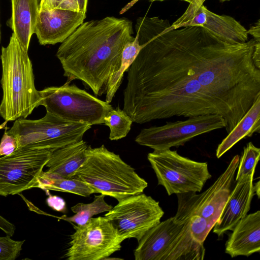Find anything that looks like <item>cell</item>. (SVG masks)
<instances>
[{"mask_svg":"<svg viewBox=\"0 0 260 260\" xmlns=\"http://www.w3.org/2000/svg\"><path fill=\"white\" fill-rule=\"evenodd\" d=\"M147 159L157 177L169 196L200 192L212 177L208 164L199 162L179 154L170 149L154 150Z\"/></svg>","mask_w":260,"mask_h":260,"instance_id":"cell-7","label":"cell"},{"mask_svg":"<svg viewBox=\"0 0 260 260\" xmlns=\"http://www.w3.org/2000/svg\"><path fill=\"white\" fill-rule=\"evenodd\" d=\"M79 11L85 13L87 11L88 0H77Z\"/></svg>","mask_w":260,"mask_h":260,"instance_id":"cell-35","label":"cell"},{"mask_svg":"<svg viewBox=\"0 0 260 260\" xmlns=\"http://www.w3.org/2000/svg\"><path fill=\"white\" fill-rule=\"evenodd\" d=\"M138 37L128 42L124 46L119 69L109 79L106 92V102H112L115 93L121 84L124 74L126 72L142 49Z\"/></svg>","mask_w":260,"mask_h":260,"instance_id":"cell-23","label":"cell"},{"mask_svg":"<svg viewBox=\"0 0 260 260\" xmlns=\"http://www.w3.org/2000/svg\"><path fill=\"white\" fill-rule=\"evenodd\" d=\"M63 0H41L39 4V10H51L57 8Z\"/></svg>","mask_w":260,"mask_h":260,"instance_id":"cell-32","label":"cell"},{"mask_svg":"<svg viewBox=\"0 0 260 260\" xmlns=\"http://www.w3.org/2000/svg\"><path fill=\"white\" fill-rule=\"evenodd\" d=\"M57 8L73 11H79L77 0H63Z\"/></svg>","mask_w":260,"mask_h":260,"instance_id":"cell-33","label":"cell"},{"mask_svg":"<svg viewBox=\"0 0 260 260\" xmlns=\"http://www.w3.org/2000/svg\"><path fill=\"white\" fill-rule=\"evenodd\" d=\"M149 1H150L151 2H155V1L162 2V1H164L165 0H149ZM181 1L188 2L189 4V3H191L192 1H193L194 0H181Z\"/></svg>","mask_w":260,"mask_h":260,"instance_id":"cell-38","label":"cell"},{"mask_svg":"<svg viewBox=\"0 0 260 260\" xmlns=\"http://www.w3.org/2000/svg\"><path fill=\"white\" fill-rule=\"evenodd\" d=\"M135 29L142 47L126 71L123 108L133 122L216 114L229 133L260 95L253 39L231 44L158 17H139Z\"/></svg>","mask_w":260,"mask_h":260,"instance_id":"cell-1","label":"cell"},{"mask_svg":"<svg viewBox=\"0 0 260 260\" xmlns=\"http://www.w3.org/2000/svg\"><path fill=\"white\" fill-rule=\"evenodd\" d=\"M0 229L7 235L12 237L15 233L16 227L14 224L0 215Z\"/></svg>","mask_w":260,"mask_h":260,"instance_id":"cell-31","label":"cell"},{"mask_svg":"<svg viewBox=\"0 0 260 260\" xmlns=\"http://www.w3.org/2000/svg\"><path fill=\"white\" fill-rule=\"evenodd\" d=\"M85 13L55 8L39 10L34 34L41 45L62 43L82 23Z\"/></svg>","mask_w":260,"mask_h":260,"instance_id":"cell-14","label":"cell"},{"mask_svg":"<svg viewBox=\"0 0 260 260\" xmlns=\"http://www.w3.org/2000/svg\"><path fill=\"white\" fill-rule=\"evenodd\" d=\"M1 59L3 98L0 115L6 122L26 118L40 106L41 97L35 85L28 52L13 33L7 47H2Z\"/></svg>","mask_w":260,"mask_h":260,"instance_id":"cell-3","label":"cell"},{"mask_svg":"<svg viewBox=\"0 0 260 260\" xmlns=\"http://www.w3.org/2000/svg\"><path fill=\"white\" fill-rule=\"evenodd\" d=\"M220 2H226V1H229L230 0H219Z\"/></svg>","mask_w":260,"mask_h":260,"instance_id":"cell-40","label":"cell"},{"mask_svg":"<svg viewBox=\"0 0 260 260\" xmlns=\"http://www.w3.org/2000/svg\"><path fill=\"white\" fill-rule=\"evenodd\" d=\"M133 122L126 113L117 107L113 108L105 117L103 124L109 127V139L113 141L125 137L131 130Z\"/></svg>","mask_w":260,"mask_h":260,"instance_id":"cell-25","label":"cell"},{"mask_svg":"<svg viewBox=\"0 0 260 260\" xmlns=\"http://www.w3.org/2000/svg\"><path fill=\"white\" fill-rule=\"evenodd\" d=\"M260 132V95L251 107L218 145L216 156L221 157L242 139L251 137L254 133Z\"/></svg>","mask_w":260,"mask_h":260,"instance_id":"cell-20","label":"cell"},{"mask_svg":"<svg viewBox=\"0 0 260 260\" xmlns=\"http://www.w3.org/2000/svg\"><path fill=\"white\" fill-rule=\"evenodd\" d=\"M139 1V0H132L130 2H129L124 7L122 8V9L119 12L120 14H122L125 13Z\"/></svg>","mask_w":260,"mask_h":260,"instance_id":"cell-36","label":"cell"},{"mask_svg":"<svg viewBox=\"0 0 260 260\" xmlns=\"http://www.w3.org/2000/svg\"><path fill=\"white\" fill-rule=\"evenodd\" d=\"M183 224L171 217L149 230L138 241L134 250L136 260H164L165 255Z\"/></svg>","mask_w":260,"mask_h":260,"instance_id":"cell-16","label":"cell"},{"mask_svg":"<svg viewBox=\"0 0 260 260\" xmlns=\"http://www.w3.org/2000/svg\"><path fill=\"white\" fill-rule=\"evenodd\" d=\"M23 241H15L10 236L0 237V260H15L19 255Z\"/></svg>","mask_w":260,"mask_h":260,"instance_id":"cell-28","label":"cell"},{"mask_svg":"<svg viewBox=\"0 0 260 260\" xmlns=\"http://www.w3.org/2000/svg\"><path fill=\"white\" fill-rule=\"evenodd\" d=\"M88 146L83 140L53 151L45 166L48 171L63 178H72L86 158Z\"/></svg>","mask_w":260,"mask_h":260,"instance_id":"cell-19","label":"cell"},{"mask_svg":"<svg viewBox=\"0 0 260 260\" xmlns=\"http://www.w3.org/2000/svg\"><path fill=\"white\" fill-rule=\"evenodd\" d=\"M11 16L7 25L28 52L30 40L34 34L39 12L38 0H11Z\"/></svg>","mask_w":260,"mask_h":260,"instance_id":"cell-18","label":"cell"},{"mask_svg":"<svg viewBox=\"0 0 260 260\" xmlns=\"http://www.w3.org/2000/svg\"><path fill=\"white\" fill-rule=\"evenodd\" d=\"M69 83L39 91L40 106H44L47 112L69 122L90 125L103 124L112 106Z\"/></svg>","mask_w":260,"mask_h":260,"instance_id":"cell-5","label":"cell"},{"mask_svg":"<svg viewBox=\"0 0 260 260\" xmlns=\"http://www.w3.org/2000/svg\"><path fill=\"white\" fill-rule=\"evenodd\" d=\"M2 40V33H1V23H0V42Z\"/></svg>","mask_w":260,"mask_h":260,"instance_id":"cell-39","label":"cell"},{"mask_svg":"<svg viewBox=\"0 0 260 260\" xmlns=\"http://www.w3.org/2000/svg\"><path fill=\"white\" fill-rule=\"evenodd\" d=\"M159 126L142 129L135 139L139 145L154 150L178 147L199 135L225 128L226 122L220 115L209 114L188 117Z\"/></svg>","mask_w":260,"mask_h":260,"instance_id":"cell-10","label":"cell"},{"mask_svg":"<svg viewBox=\"0 0 260 260\" xmlns=\"http://www.w3.org/2000/svg\"><path fill=\"white\" fill-rule=\"evenodd\" d=\"M0 57H1V55H0Z\"/></svg>","mask_w":260,"mask_h":260,"instance_id":"cell-41","label":"cell"},{"mask_svg":"<svg viewBox=\"0 0 260 260\" xmlns=\"http://www.w3.org/2000/svg\"><path fill=\"white\" fill-rule=\"evenodd\" d=\"M260 149L250 142L243 149L240 157L235 181L252 173H254L256 165L259 159Z\"/></svg>","mask_w":260,"mask_h":260,"instance_id":"cell-26","label":"cell"},{"mask_svg":"<svg viewBox=\"0 0 260 260\" xmlns=\"http://www.w3.org/2000/svg\"><path fill=\"white\" fill-rule=\"evenodd\" d=\"M105 215L125 240L138 242L151 228L158 224L164 214L159 202L143 192L118 201Z\"/></svg>","mask_w":260,"mask_h":260,"instance_id":"cell-12","label":"cell"},{"mask_svg":"<svg viewBox=\"0 0 260 260\" xmlns=\"http://www.w3.org/2000/svg\"><path fill=\"white\" fill-rule=\"evenodd\" d=\"M105 196H95L93 201L90 203H79L72 206L71 210L74 215L71 217L62 216L61 218L76 223L77 225L85 224L93 216L110 210L113 206L105 201Z\"/></svg>","mask_w":260,"mask_h":260,"instance_id":"cell-24","label":"cell"},{"mask_svg":"<svg viewBox=\"0 0 260 260\" xmlns=\"http://www.w3.org/2000/svg\"><path fill=\"white\" fill-rule=\"evenodd\" d=\"M205 254L204 244L193 238L186 221L166 252L164 260H202Z\"/></svg>","mask_w":260,"mask_h":260,"instance_id":"cell-21","label":"cell"},{"mask_svg":"<svg viewBox=\"0 0 260 260\" xmlns=\"http://www.w3.org/2000/svg\"><path fill=\"white\" fill-rule=\"evenodd\" d=\"M74 229L64 254L68 260L105 259L120 250L124 241L105 216L92 217Z\"/></svg>","mask_w":260,"mask_h":260,"instance_id":"cell-9","label":"cell"},{"mask_svg":"<svg viewBox=\"0 0 260 260\" xmlns=\"http://www.w3.org/2000/svg\"><path fill=\"white\" fill-rule=\"evenodd\" d=\"M91 125L69 122L47 112L42 118L16 119L7 131L18 142V148L44 149L54 151L83 140Z\"/></svg>","mask_w":260,"mask_h":260,"instance_id":"cell-6","label":"cell"},{"mask_svg":"<svg viewBox=\"0 0 260 260\" xmlns=\"http://www.w3.org/2000/svg\"><path fill=\"white\" fill-rule=\"evenodd\" d=\"M52 151L20 147L0 156V196L14 195L36 187Z\"/></svg>","mask_w":260,"mask_h":260,"instance_id":"cell-11","label":"cell"},{"mask_svg":"<svg viewBox=\"0 0 260 260\" xmlns=\"http://www.w3.org/2000/svg\"><path fill=\"white\" fill-rule=\"evenodd\" d=\"M239 160V155L234 156L225 171L203 192L177 194L175 221L183 224L190 216L198 215L215 225L234 188Z\"/></svg>","mask_w":260,"mask_h":260,"instance_id":"cell-8","label":"cell"},{"mask_svg":"<svg viewBox=\"0 0 260 260\" xmlns=\"http://www.w3.org/2000/svg\"><path fill=\"white\" fill-rule=\"evenodd\" d=\"M254 173L236 182L230 196L215 225L213 232L219 238L228 231H232L237 223L249 212L253 196Z\"/></svg>","mask_w":260,"mask_h":260,"instance_id":"cell-15","label":"cell"},{"mask_svg":"<svg viewBox=\"0 0 260 260\" xmlns=\"http://www.w3.org/2000/svg\"><path fill=\"white\" fill-rule=\"evenodd\" d=\"M253 188L255 194L257 196L258 199H259L260 181L259 180L253 185Z\"/></svg>","mask_w":260,"mask_h":260,"instance_id":"cell-37","label":"cell"},{"mask_svg":"<svg viewBox=\"0 0 260 260\" xmlns=\"http://www.w3.org/2000/svg\"><path fill=\"white\" fill-rule=\"evenodd\" d=\"M205 1L194 0L189 3L183 15L171 25V28L199 26L227 43L241 44L248 41L247 30L243 25L231 16L210 11L203 5Z\"/></svg>","mask_w":260,"mask_h":260,"instance_id":"cell-13","label":"cell"},{"mask_svg":"<svg viewBox=\"0 0 260 260\" xmlns=\"http://www.w3.org/2000/svg\"><path fill=\"white\" fill-rule=\"evenodd\" d=\"M36 187L43 189L46 192L52 190L83 197L95 193L89 186L75 177L63 178L47 170L43 171L39 176Z\"/></svg>","mask_w":260,"mask_h":260,"instance_id":"cell-22","label":"cell"},{"mask_svg":"<svg viewBox=\"0 0 260 260\" xmlns=\"http://www.w3.org/2000/svg\"><path fill=\"white\" fill-rule=\"evenodd\" d=\"M48 195L46 203L49 207L57 212H65L67 210L66 203L62 198L51 194L49 192H46Z\"/></svg>","mask_w":260,"mask_h":260,"instance_id":"cell-30","label":"cell"},{"mask_svg":"<svg viewBox=\"0 0 260 260\" xmlns=\"http://www.w3.org/2000/svg\"><path fill=\"white\" fill-rule=\"evenodd\" d=\"M186 221L193 238L199 242L204 244L214 225L198 215L190 216Z\"/></svg>","mask_w":260,"mask_h":260,"instance_id":"cell-27","label":"cell"},{"mask_svg":"<svg viewBox=\"0 0 260 260\" xmlns=\"http://www.w3.org/2000/svg\"><path fill=\"white\" fill-rule=\"evenodd\" d=\"M17 148V139L5 131L0 142V156L11 154Z\"/></svg>","mask_w":260,"mask_h":260,"instance_id":"cell-29","label":"cell"},{"mask_svg":"<svg viewBox=\"0 0 260 260\" xmlns=\"http://www.w3.org/2000/svg\"><path fill=\"white\" fill-rule=\"evenodd\" d=\"M75 177L92 188L95 193L110 196L118 201L142 193L148 183L120 156L102 145L86 151V158Z\"/></svg>","mask_w":260,"mask_h":260,"instance_id":"cell-4","label":"cell"},{"mask_svg":"<svg viewBox=\"0 0 260 260\" xmlns=\"http://www.w3.org/2000/svg\"><path fill=\"white\" fill-rule=\"evenodd\" d=\"M248 34H250L254 38V40L256 42H260V20L256 22V23L251 26L249 30H247Z\"/></svg>","mask_w":260,"mask_h":260,"instance_id":"cell-34","label":"cell"},{"mask_svg":"<svg viewBox=\"0 0 260 260\" xmlns=\"http://www.w3.org/2000/svg\"><path fill=\"white\" fill-rule=\"evenodd\" d=\"M133 34V23L125 18L107 16L82 23L56 53L67 82L79 80L95 95L106 93L125 45L135 38Z\"/></svg>","mask_w":260,"mask_h":260,"instance_id":"cell-2","label":"cell"},{"mask_svg":"<svg viewBox=\"0 0 260 260\" xmlns=\"http://www.w3.org/2000/svg\"><path fill=\"white\" fill-rule=\"evenodd\" d=\"M225 252L232 257L249 256L260 251V211L247 214L232 230Z\"/></svg>","mask_w":260,"mask_h":260,"instance_id":"cell-17","label":"cell"}]
</instances>
